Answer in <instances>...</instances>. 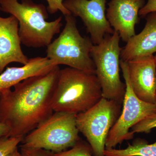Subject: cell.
<instances>
[{
  "mask_svg": "<svg viewBox=\"0 0 156 156\" xmlns=\"http://www.w3.org/2000/svg\"><path fill=\"white\" fill-rule=\"evenodd\" d=\"M19 22L13 15H0V74L7 66L13 62L24 65L29 58L21 49Z\"/></svg>",
  "mask_w": 156,
  "mask_h": 156,
  "instance_id": "7c38bea8",
  "label": "cell"
},
{
  "mask_svg": "<svg viewBox=\"0 0 156 156\" xmlns=\"http://www.w3.org/2000/svg\"><path fill=\"white\" fill-rule=\"evenodd\" d=\"M154 58H155V59L156 63V53H155V55H154ZM155 104L156 105V101H155Z\"/></svg>",
  "mask_w": 156,
  "mask_h": 156,
  "instance_id": "cb8c5ba5",
  "label": "cell"
},
{
  "mask_svg": "<svg viewBox=\"0 0 156 156\" xmlns=\"http://www.w3.org/2000/svg\"><path fill=\"white\" fill-rule=\"evenodd\" d=\"M92 149L89 144L80 139L70 149L54 154L55 156H92Z\"/></svg>",
  "mask_w": 156,
  "mask_h": 156,
  "instance_id": "2e32d148",
  "label": "cell"
},
{
  "mask_svg": "<svg viewBox=\"0 0 156 156\" xmlns=\"http://www.w3.org/2000/svg\"><path fill=\"white\" fill-rule=\"evenodd\" d=\"M129 80L134 93L147 103L156 99V63L154 55L127 62Z\"/></svg>",
  "mask_w": 156,
  "mask_h": 156,
  "instance_id": "30bf717a",
  "label": "cell"
},
{
  "mask_svg": "<svg viewBox=\"0 0 156 156\" xmlns=\"http://www.w3.org/2000/svg\"><path fill=\"white\" fill-rule=\"evenodd\" d=\"M20 156H55L54 153L41 148L20 146Z\"/></svg>",
  "mask_w": 156,
  "mask_h": 156,
  "instance_id": "ffe728a7",
  "label": "cell"
},
{
  "mask_svg": "<svg viewBox=\"0 0 156 156\" xmlns=\"http://www.w3.org/2000/svg\"><path fill=\"white\" fill-rule=\"evenodd\" d=\"M75 114L55 112L26 135L21 146L41 148L54 153L67 150L80 140Z\"/></svg>",
  "mask_w": 156,
  "mask_h": 156,
  "instance_id": "5b68a950",
  "label": "cell"
},
{
  "mask_svg": "<svg viewBox=\"0 0 156 156\" xmlns=\"http://www.w3.org/2000/svg\"><path fill=\"white\" fill-rule=\"evenodd\" d=\"M105 156H156V141L149 144L144 139L137 138L126 148L105 149Z\"/></svg>",
  "mask_w": 156,
  "mask_h": 156,
  "instance_id": "9a60e30c",
  "label": "cell"
},
{
  "mask_svg": "<svg viewBox=\"0 0 156 156\" xmlns=\"http://www.w3.org/2000/svg\"><path fill=\"white\" fill-rule=\"evenodd\" d=\"M106 0H65L63 5L75 17L83 23L94 45L114 33L106 16Z\"/></svg>",
  "mask_w": 156,
  "mask_h": 156,
  "instance_id": "9c48e42d",
  "label": "cell"
},
{
  "mask_svg": "<svg viewBox=\"0 0 156 156\" xmlns=\"http://www.w3.org/2000/svg\"><path fill=\"white\" fill-rule=\"evenodd\" d=\"M143 30L135 34L121 49L120 58L128 62L156 53V11L148 14Z\"/></svg>",
  "mask_w": 156,
  "mask_h": 156,
  "instance_id": "4fadbf2b",
  "label": "cell"
},
{
  "mask_svg": "<svg viewBox=\"0 0 156 156\" xmlns=\"http://www.w3.org/2000/svg\"><path fill=\"white\" fill-rule=\"evenodd\" d=\"M58 66L47 57L29 58L21 67H8L0 74V93L28 78L47 73Z\"/></svg>",
  "mask_w": 156,
  "mask_h": 156,
  "instance_id": "5bb4252c",
  "label": "cell"
},
{
  "mask_svg": "<svg viewBox=\"0 0 156 156\" xmlns=\"http://www.w3.org/2000/svg\"><path fill=\"white\" fill-rule=\"evenodd\" d=\"M1 94L0 93V95ZM9 131L10 130L8 126L3 123L0 122V137L5 136H8Z\"/></svg>",
  "mask_w": 156,
  "mask_h": 156,
  "instance_id": "7402d4cb",
  "label": "cell"
},
{
  "mask_svg": "<svg viewBox=\"0 0 156 156\" xmlns=\"http://www.w3.org/2000/svg\"><path fill=\"white\" fill-rule=\"evenodd\" d=\"M48 4L47 10L50 14L60 11L64 16L71 14L63 5V0H46Z\"/></svg>",
  "mask_w": 156,
  "mask_h": 156,
  "instance_id": "d6986e66",
  "label": "cell"
},
{
  "mask_svg": "<svg viewBox=\"0 0 156 156\" xmlns=\"http://www.w3.org/2000/svg\"><path fill=\"white\" fill-rule=\"evenodd\" d=\"M102 98L95 74L69 67L60 69L52 98L54 112L77 115L91 108Z\"/></svg>",
  "mask_w": 156,
  "mask_h": 156,
  "instance_id": "7a4b0ae2",
  "label": "cell"
},
{
  "mask_svg": "<svg viewBox=\"0 0 156 156\" xmlns=\"http://www.w3.org/2000/svg\"><path fill=\"white\" fill-rule=\"evenodd\" d=\"M1 11L13 15L19 22L21 43L28 48L47 47L56 34L60 33L61 16L52 21L47 8L32 0H0Z\"/></svg>",
  "mask_w": 156,
  "mask_h": 156,
  "instance_id": "3957f363",
  "label": "cell"
},
{
  "mask_svg": "<svg viewBox=\"0 0 156 156\" xmlns=\"http://www.w3.org/2000/svg\"><path fill=\"white\" fill-rule=\"evenodd\" d=\"M122 108V104L102 98L91 108L76 115L79 132L87 138L94 156H105L107 138Z\"/></svg>",
  "mask_w": 156,
  "mask_h": 156,
  "instance_id": "52a82bcc",
  "label": "cell"
},
{
  "mask_svg": "<svg viewBox=\"0 0 156 156\" xmlns=\"http://www.w3.org/2000/svg\"><path fill=\"white\" fill-rule=\"evenodd\" d=\"M156 11V0H147L144 5L140 10L139 14L143 17L148 14Z\"/></svg>",
  "mask_w": 156,
  "mask_h": 156,
  "instance_id": "44dd1931",
  "label": "cell"
},
{
  "mask_svg": "<svg viewBox=\"0 0 156 156\" xmlns=\"http://www.w3.org/2000/svg\"><path fill=\"white\" fill-rule=\"evenodd\" d=\"M120 68L126 85V91L120 116L110 131L105 143V149L115 148L124 140L133 139L131 131L133 126L147 117L156 113V105L138 98L134 93L129 80L128 64L120 60Z\"/></svg>",
  "mask_w": 156,
  "mask_h": 156,
  "instance_id": "ba28073f",
  "label": "cell"
},
{
  "mask_svg": "<svg viewBox=\"0 0 156 156\" xmlns=\"http://www.w3.org/2000/svg\"><path fill=\"white\" fill-rule=\"evenodd\" d=\"M59 66L26 79L0 95V122L9 127L7 137H24L53 113L52 98Z\"/></svg>",
  "mask_w": 156,
  "mask_h": 156,
  "instance_id": "6da1fadb",
  "label": "cell"
},
{
  "mask_svg": "<svg viewBox=\"0 0 156 156\" xmlns=\"http://www.w3.org/2000/svg\"><path fill=\"white\" fill-rule=\"evenodd\" d=\"M119 33L107 36L102 41L94 45L91 56L95 67V75L100 83L102 98L122 104L126 91V83L120 78V55Z\"/></svg>",
  "mask_w": 156,
  "mask_h": 156,
  "instance_id": "8992f818",
  "label": "cell"
},
{
  "mask_svg": "<svg viewBox=\"0 0 156 156\" xmlns=\"http://www.w3.org/2000/svg\"><path fill=\"white\" fill-rule=\"evenodd\" d=\"M145 4V0H110L108 3L107 19L123 41L127 43L136 34L139 11Z\"/></svg>",
  "mask_w": 156,
  "mask_h": 156,
  "instance_id": "8fae6325",
  "label": "cell"
},
{
  "mask_svg": "<svg viewBox=\"0 0 156 156\" xmlns=\"http://www.w3.org/2000/svg\"><path fill=\"white\" fill-rule=\"evenodd\" d=\"M0 11H1V6H0Z\"/></svg>",
  "mask_w": 156,
  "mask_h": 156,
  "instance_id": "d4e9b609",
  "label": "cell"
},
{
  "mask_svg": "<svg viewBox=\"0 0 156 156\" xmlns=\"http://www.w3.org/2000/svg\"><path fill=\"white\" fill-rule=\"evenodd\" d=\"M6 156H20V152L18 151V148H17Z\"/></svg>",
  "mask_w": 156,
  "mask_h": 156,
  "instance_id": "603a6c76",
  "label": "cell"
},
{
  "mask_svg": "<svg viewBox=\"0 0 156 156\" xmlns=\"http://www.w3.org/2000/svg\"><path fill=\"white\" fill-rule=\"evenodd\" d=\"M24 137H0V156H6L17 148Z\"/></svg>",
  "mask_w": 156,
  "mask_h": 156,
  "instance_id": "e0dca14e",
  "label": "cell"
},
{
  "mask_svg": "<svg viewBox=\"0 0 156 156\" xmlns=\"http://www.w3.org/2000/svg\"><path fill=\"white\" fill-rule=\"evenodd\" d=\"M65 25L57 38L47 47V56L56 65H64L95 74V67L91 56L94 44L90 38L81 35L75 17L65 16Z\"/></svg>",
  "mask_w": 156,
  "mask_h": 156,
  "instance_id": "277c9868",
  "label": "cell"
},
{
  "mask_svg": "<svg viewBox=\"0 0 156 156\" xmlns=\"http://www.w3.org/2000/svg\"><path fill=\"white\" fill-rule=\"evenodd\" d=\"M156 128V113L151 115L133 126L131 131L134 133H149L152 129Z\"/></svg>",
  "mask_w": 156,
  "mask_h": 156,
  "instance_id": "ac0fdd59",
  "label": "cell"
}]
</instances>
